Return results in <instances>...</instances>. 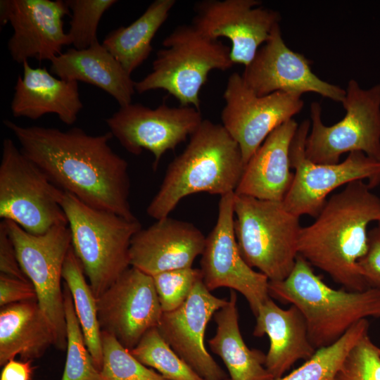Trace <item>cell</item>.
<instances>
[{
  "label": "cell",
  "mask_w": 380,
  "mask_h": 380,
  "mask_svg": "<svg viewBox=\"0 0 380 380\" xmlns=\"http://www.w3.org/2000/svg\"><path fill=\"white\" fill-rule=\"evenodd\" d=\"M3 123L54 185L92 208L137 219L129 203V165L108 144L110 132L94 136L79 127L63 131Z\"/></svg>",
  "instance_id": "cell-1"
},
{
  "label": "cell",
  "mask_w": 380,
  "mask_h": 380,
  "mask_svg": "<svg viewBox=\"0 0 380 380\" xmlns=\"http://www.w3.org/2000/svg\"><path fill=\"white\" fill-rule=\"evenodd\" d=\"M371 189L363 180L348 184L299 234L298 255L351 291L369 288L358 261L367 251L369 224L380 220V198Z\"/></svg>",
  "instance_id": "cell-2"
},
{
  "label": "cell",
  "mask_w": 380,
  "mask_h": 380,
  "mask_svg": "<svg viewBox=\"0 0 380 380\" xmlns=\"http://www.w3.org/2000/svg\"><path fill=\"white\" fill-rule=\"evenodd\" d=\"M244 167L239 144L222 124L203 120L185 149L168 165L146 213L157 220L168 217L193 194L222 196L234 192Z\"/></svg>",
  "instance_id": "cell-3"
},
{
  "label": "cell",
  "mask_w": 380,
  "mask_h": 380,
  "mask_svg": "<svg viewBox=\"0 0 380 380\" xmlns=\"http://www.w3.org/2000/svg\"><path fill=\"white\" fill-rule=\"evenodd\" d=\"M269 294L300 311L309 340L316 350L334 343L358 321L367 317H380L379 289H334L300 255L286 279L269 281Z\"/></svg>",
  "instance_id": "cell-4"
},
{
  "label": "cell",
  "mask_w": 380,
  "mask_h": 380,
  "mask_svg": "<svg viewBox=\"0 0 380 380\" xmlns=\"http://www.w3.org/2000/svg\"><path fill=\"white\" fill-rule=\"evenodd\" d=\"M61 205L71 233L72 247L97 298L130 265L133 236L139 220L92 208L65 192Z\"/></svg>",
  "instance_id": "cell-5"
},
{
  "label": "cell",
  "mask_w": 380,
  "mask_h": 380,
  "mask_svg": "<svg viewBox=\"0 0 380 380\" xmlns=\"http://www.w3.org/2000/svg\"><path fill=\"white\" fill-rule=\"evenodd\" d=\"M152 71L135 82L139 94L163 89L173 96L180 106L201 110L199 93L213 70L225 71L234 65L230 47L212 39L193 25L177 26L163 41Z\"/></svg>",
  "instance_id": "cell-6"
},
{
  "label": "cell",
  "mask_w": 380,
  "mask_h": 380,
  "mask_svg": "<svg viewBox=\"0 0 380 380\" xmlns=\"http://www.w3.org/2000/svg\"><path fill=\"white\" fill-rule=\"evenodd\" d=\"M234 214L238 247L246 263L269 281L286 279L298 255L300 217L287 210L282 202L237 194Z\"/></svg>",
  "instance_id": "cell-7"
},
{
  "label": "cell",
  "mask_w": 380,
  "mask_h": 380,
  "mask_svg": "<svg viewBox=\"0 0 380 380\" xmlns=\"http://www.w3.org/2000/svg\"><path fill=\"white\" fill-rule=\"evenodd\" d=\"M65 191L14 144L3 141L0 163V217L30 234L40 235L68 225L61 202Z\"/></svg>",
  "instance_id": "cell-8"
},
{
  "label": "cell",
  "mask_w": 380,
  "mask_h": 380,
  "mask_svg": "<svg viewBox=\"0 0 380 380\" xmlns=\"http://www.w3.org/2000/svg\"><path fill=\"white\" fill-rule=\"evenodd\" d=\"M345 90L341 103L346 113L333 125H324L321 105L311 103L305 156L315 163L336 164L343 153L360 151L380 161V84L363 89L353 79Z\"/></svg>",
  "instance_id": "cell-9"
},
{
  "label": "cell",
  "mask_w": 380,
  "mask_h": 380,
  "mask_svg": "<svg viewBox=\"0 0 380 380\" xmlns=\"http://www.w3.org/2000/svg\"><path fill=\"white\" fill-rule=\"evenodd\" d=\"M5 221L20 267L34 287L38 304L52 327L54 346L63 350L67 347V329L61 282L63 264L72 247L70 228L59 225L34 235L14 222Z\"/></svg>",
  "instance_id": "cell-10"
},
{
  "label": "cell",
  "mask_w": 380,
  "mask_h": 380,
  "mask_svg": "<svg viewBox=\"0 0 380 380\" xmlns=\"http://www.w3.org/2000/svg\"><path fill=\"white\" fill-rule=\"evenodd\" d=\"M310 124L308 120H303L292 140L290 162L295 172L282 203L296 216L316 217L326 203L327 196L338 187L363 179L368 180L371 189L379 184L380 161L355 151L336 164L313 163L307 158L305 152Z\"/></svg>",
  "instance_id": "cell-11"
},
{
  "label": "cell",
  "mask_w": 380,
  "mask_h": 380,
  "mask_svg": "<svg viewBox=\"0 0 380 380\" xmlns=\"http://www.w3.org/2000/svg\"><path fill=\"white\" fill-rule=\"evenodd\" d=\"M301 96L284 91L259 96L241 75H229L223 94L222 125L239 144L245 165L272 132L301 110Z\"/></svg>",
  "instance_id": "cell-12"
},
{
  "label": "cell",
  "mask_w": 380,
  "mask_h": 380,
  "mask_svg": "<svg viewBox=\"0 0 380 380\" xmlns=\"http://www.w3.org/2000/svg\"><path fill=\"white\" fill-rule=\"evenodd\" d=\"M203 120L201 110L192 106L170 107L163 103L151 108L131 103L120 107L106 122L127 151L135 156L143 150L150 151L156 170L165 153L184 141Z\"/></svg>",
  "instance_id": "cell-13"
},
{
  "label": "cell",
  "mask_w": 380,
  "mask_h": 380,
  "mask_svg": "<svg viewBox=\"0 0 380 380\" xmlns=\"http://www.w3.org/2000/svg\"><path fill=\"white\" fill-rule=\"evenodd\" d=\"M234 195L232 192L220 197L217 221L206 236L200 270L210 291L227 287L241 293L255 316L260 306L270 298V281L250 267L239 251L234 228Z\"/></svg>",
  "instance_id": "cell-14"
},
{
  "label": "cell",
  "mask_w": 380,
  "mask_h": 380,
  "mask_svg": "<svg viewBox=\"0 0 380 380\" xmlns=\"http://www.w3.org/2000/svg\"><path fill=\"white\" fill-rule=\"evenodd\" d=\"M261 4L258 0L201 1L194 7L192 25L212 39H229L232 61L246 67L281 20L278 12Z\"/></svg>",
  "instance_id": "cell-15"
},
{
  "label": "cell",
  "mask_w": 380,
  "mask_h": 380,
  "mask_svg": "<svg viewBox=\"0 0 380 380\" xmlns=\"http://www.w3.org/2000/svg\"><path fill=\"white\" fill-rule=\"evenodd\" d=\"M96 305L101 330L128 350L158 327L163 314L153 277L134 267L96 298Z\"/></svg>",
  "instance_id": "cell-16"
},
{
  "label": "cell",
  "mask_w": 380,
  "mask_h": 380,
  "mask_svg": "<svg viewBox=\"0 0 380 380\" xmlns=\"http://www.w3.org/2000/svg\"><path fill=\"white\" fill-rule=\"evenodd\" d=\"M310 61L285 44L279 23L269 39L258 49L241 75L246 85L259 96L276 91L303 95L314 92L342 102L346 90L321 80L311 70Z\"/></svg>",
  "instance_id": "cell-17"
},
{
  "label": "cell",
  "mask_w": 380,
  "mask_h": 380,
  "mask_svg": "<svg viewBox=\"0 0 380 380\" xmlns=\"http://www.w3.org/2000/svg\"><path fill=\"white\" fill-rule=\"evenodd\" d=\"M1 24L10 23L13 32L8 42L13 60L51 61L70 45L63 18L70 9L62 0H1Z\"/></svg>",
  "instance_id": "cell-18"
},
{
  "label": "cell",
  "mask_w": 380,
  "mask_h": 380,
  "mask_svg": "<svg viewBox=\"0 0 380 380\" xmlns=\"http://www.w3.org/2000/svg\"><path fill=\"white\" fill-rule=\"evenodd\" d=\"M227 303V300L213 295L201 279L179 308L163 312L158 326L171 348L204 380L227 379L204 341L209 321Z\"/></svg>",
  "instance_id": "cell-19"
},
{
  "label": "cell",
  "mask_w": 380,
  "mask_h": 380,
  "mask_svg": "<svg viewBox=\"0 0 380 380\" xmlns=\"http://www.w3.org/2000/svg\"><path fill=\"white\" fill-rule=\"evenodd\" d=\"M206 236L191 222L168 217L140 229L132 237L130 265L151 276L192 267Z\"/></svg>",
  "instance_id": "cell-20"
},
{
  "label": "cell",
  "mask_w": 380,
  "mask_h": 380,
  "mask_svg": "<svg viewBox=\"0 0 380 380\" xmlns=\"http://www.w3.org/2000/svg\"><path fill=\"white\" fill-rule=\"evenodd\" d=\"M298 124L291 119L272 132L245 165L235 194L282 202L290 189V148Z\"/></svg>",
  "instance_id": "cell-21"
},
{
  "label": "cell",
  "mask_w": 380,
  "mask_h": 380,
  "mask_svg": "<svg viewBox=\"0 0 380 380\" xmlns=\"http://www.w3.org/2000/svg\"><path fill=\"white\" fill-rule=\"evenodd\" d=\"M23 68L11 103L13 116L37 120L54 113L63 123L73 125L83 108L78 82L56 77L45 68H34L28 61Z\"/></svg>",
  "instance_id": "cell-22"
},
{
  "label": "cell",
  "mask_w": 380,
  "mask_h": 380,
  "mask_svg": "<svg viewBox=\"0 0 380 380\" xmlns=\"http://www.w3.org/2000/svg\"><path fill=\"white\" fill-rule=\"evenodd\" d=\"M255 317L253 336L267 335L270 339L265 366L273 379L282 376L296 361L307 360L316 352L305 320L295 305L283 309L270 297L260 306Z\"/></svg>",
  "instance_id": "cell-23"
},
{
  "label": "cell",
  "mask_w": 380,
  "mask_h": 380,
  "mask_svg": "<svg viewBox=\"0 0 380 380\" xmlns=\"http://www.w3.org/2000/svg\"><path fill=\"white\" fill-rule=\"evenodd\" d=\"M50 72L58 78L94 85L110 94L120 107L132 103L135 82L99 42L84 49H69L51 61Z\"/></svg>",
  "instance_id": "cell-24"
},
{
  "label": "cell",
  "mask_w": 380,
  "mask_h": 380,
  "mask_svg": "<svg viewBox=\"0 0 380 380\" xmlns=\"http://www.w3.org/2000/svg\"><path fill=\"white\" fill-rule=\"evenodd\" d=\"M52 327L37 301L12 303L0 309V365L17 355L32 361L54 346Z\"/></svg>",
  "instance_id": "cell-25"
},
{
  "label": "cell",
  "mask_w": 380,
  "mask_h": 380,
  "mask_svg": "<svg viewBox=\"0 0 380 380\" xmlns=\"http://www.w3.org/2000/svg\"><path fill=\"white\" fill-rule=\"evenodd\" d=\"M237 296L231 290L227 303L214 315L215 336L208 341L212 352L224 363L230 380H271L266 369V355L250 349L245 343L239 326Z\"/></svg>",
  "instance_id": "cell-26"
},
{
  "label": "cell",
  "mask_w": 380,
  "mask_h": 380,
  "mask_svg": "<svg viewBox=\"0 0 380 380\" xmlns=\"http://www.w3.org/2000/svg\"><path fill=\"white\" fill-rule=\"evenodd\" d=\"M175 3V0H156L132 23L106 36L102 44L129 75L150 56L152 40Z\"/></svg>",
  "instance_id": "cell-27"
},
{
  "label": "cell",
  "mask_w": 380,
  "mask_h": 380,
  "mask_svg": "<svg viewBox=\"0 0 380 380\" xmlns=\"http://www.w3.org/2000/svg\"><path fill=\"white\" fill-rule=\"evenodd\" d=\"M62 277L70 291L75 310L82 330L87 348L101 372L103 364L101 330L96 298L87 281L82 264L71 247L66 255Z\"/></svg>",
  "instance_id": "cell-28"
},
{
  "label": "cell",
  "mask_w": 380,
  "mask_h": 380,
  "mask_svg": "<svg viewBox=\"0 0 380 380\" xmlns=\"http://www.w3.org/2000/svg\"><path fill=\"white\" fill-rule=\"evenodd\" d=\"M369 326L367 319L358 321L334 343L317 349L298 368L284 376L271 380H334L349 351L368 334Z\"/></svg>",
  "instance_id": "cell-29"
},
{
  "label": "cell",
  "mask_w": 380,
  "mask_h": 380,
  "mask_svg": "<svg viewBox=\"0 0 380 380\" xmlns=\"http://www.w3.org/2000/svg\"><path fill=\"white\" fill-rule=\"evenodd\" d=\"M129 350L140 362L167 380H204L171 348L158 327L146 331Z\"/></svg>",
  "instance_id": "cell-30"
},
{
  "label": "cell",
  "mask_w": 380,
  "mask_h": 380,
  "mask_svg": "<svg viewBox=\"0 0 380 380\" xmlns=\"http://www.w3.org/2000/svg\"><path fill=\"white\" fill-rule=\"evenodd\" d=\"M67 355L61 380H102L86 345L68 286L63 288Z\"/></svg>",
  "instance_id": "cell-31"
},
{
  "label": "cell",
  "mask_w": 380,
  "mask_h": 380,
  "mask_svg": "<svg viewBox=\"0 0 380 380\" xmlns=\"http://www.w3.org/2000/svg\"><path fill=\"white\" fill-rule=\"evenodd\" d=\"M102 380H167L135 358L113 335L101 331Z\"/></svg>",
  "instance_id": "cell-32"
},
{
  "label": "cell",
  "mask_w": 380,
  "mask_h": 380,
  "mask_svg": "<svg viewBox=\"0 0 380 380\" xmlns=\"http://www.w3.org/2000/svg\"><path fill=\"white\" fill-rule=\"evenodd\" d=\"M116 0H67L72 11L67 32L70 44L76 49H84L99 42L97 29L103 13Z\"/></svg>",
  "instance_id": "cell-33"
},
{
  "label": "cell",
  "mask_w": 380,
  "mask_h": 380,
  "mask_svg": "<svg viewBox=\"0 0 380 380\" xmlns=\"http://www.w3.org/2000/svg\"><path fill=\"white\" fill-rule=\"evenodd\" d=\"M163 312L179 308L188 298L202 274L200 269L186 267L152 276Z\"/></svg>",
  "instance_id": "cell-34"
},
{
  "label": "cell",
  "mask_w": 380,
  "mask_h": 380,
  "mask_svg": "<svg viewBox=\"0 0 380 380\" xmlns=\"http://www.w3.org/2000/svg\"><path fill=\"white\" fill-rule=\"evenodd\" d=\"M334 380H380V353L368 334L349 351Z\"/></svg>",
  "instance_id": "cell-35"
},
{
  "label": "cell",
  "mask_w": 380,
  "mask_h": 380,
  "mask_svg": "<svg viewBox=\"0 0 380 380\" xmlns=\"http://www.w3.org/2000/svg\"><path fill=\"white\" fill-rule=\"evenodd\" d=\"M362 277L369 288L380 290V226L368 232V248L358 261Z\"/></svg>",
  "instance_id": "cell-36"
},
{
  "label": "cell",
  "mask_w": 380,
  "mask_h": 380,
  "mask_svg": "<svg viewBox=\"0 0 380 380\" xmlns=\"http://www.w3.org/2000/svg\"><path fill=\"white\" fill-rule=\"evenodd\" d=\"M25 301H37V293L32 284L0 274L1 307Z\"/></svg>",
  "instance_id": "cell-37"
},
{
  "label": "cell",
  "mask_w": 380,
  "mask_h": 380,
  "mask_svg": "<svg viewBox=\"0 0 380 380\" xmlns=\"http://www.w3.org/2000/svg\"><path fill=\"white\" fill-rule=\"evenodd\" d=\"M0 272L5 275L30 281L20 267L5 220L0 222Z\"/></svg>",
  "instance_id": "cell-38"
},
{
  "label": "cell",
  "mask_w": 380,
  "mask_h": 380,
  "mask_svg": "<svg viewBox=\"0 0 380 380\" xmlns=\"http://www.w3.org/2000/svg\"><path fill=\"white\" fill-rule=\"evenodd\" d=\"M1 373L0 380H31L32 375V361L14 359L8 361Z\"/></svg>",
  "instance_id": "cell-39"
},
{
  "label": "cell",
  "mask_w": 380,
  "mask_h": 380,
  "mask_svg": "<svg viewBox=\"0 0 380 380\" xmlns=\"http://www.w3.org/2000/svg\"><path fill=\"white\" fill-rule=\"evenodd\" d=\"M378 222H379V225L380 226V220Z\"/></svg>",
  "instance_id": "cell-40"
},
{
  "label": "cell",
  "mask_w": 380,
  "mask_h": 380,
  "mask_svg": "<svg viewBox=\"0 0 380 380\" xmlns=\"http://www.w3.org/2000/svg\"><path fill=\"white\" fill-rule=\"evenodd\" d=\"M226 380H230V379L227 378Z\"/></svg>",
  "instance_id": "cell-41"
},
{
  "label": "cell",
  "mask_w": 380,
  "mask_h": 380,
  "mask_svg": "<svg viewBox=\"0 0 380 380\" xmlns=\"http://www.w3.org/2000/svg\"><path fill=\"white\" fill-rule=\"evenodd\" d=\"M379 353H380V348H379Z\"/></svg>",
  "instance_id": "cell-42"
}]
</instances>
